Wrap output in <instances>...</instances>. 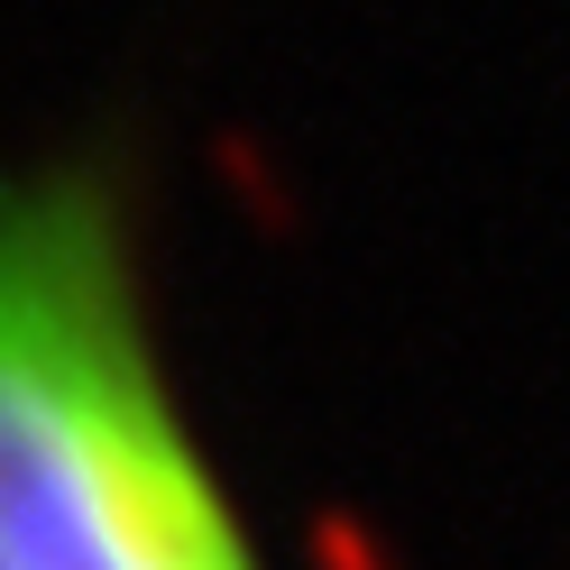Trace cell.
I'll return each instance as SVG.
<instances>
[{"mask_svg": "<svg viewBox=\"0 0 570 570\" xmlns=\"http://www.w3.org/2000/svg\"><path fill=\"white\" fill-rule=\"evenodd\" d=\"M0 570H267L166 368L120 148L0 166Z\"/></svg>", "mask_w": 570, "mask_h": 570, "instance_id": "obj_1", "label": "cell"}]
</instances>
